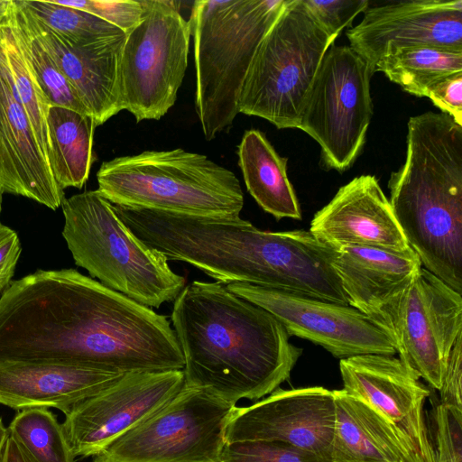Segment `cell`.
I'll use <instances>...</instances> for the list:
<instances>
[{"mask_svg": "<svg viewBox=\"0 0 462 462\" xmlns=\"http://www.w3.org/2000/svg\"><path fill=\"white\" fill-rule=\"evenodd\" d=\"M171 320L185 385L233 404L278 389L302 354L270 312L218 282L186 285L174 300Z\"/></svg>", "mask_w": 462, "mask_h": 462, "instance_id": "1", "label": "cell"}, {"mask_svg": "<svg viewBox=\"0 0 462 462\" xmlns=\"http://www.w3.org/2000/svg\"><path fill=\"white\" fill-rule=\"evenodd\" d=\"M394 217L421 265L462 292V126L444 113L408 122L404 164L388 182Z\"/></svg>", "mask_w": 462, "mask_h": 462, "instance_id": "2", "label": "cell"}, {"mask_svg": "<svg viewBox=\"0 0 462 462\" xmlns=\"http://www.w3.org/2000/svg\"><path fill=\"white\" fill-rule=\"evenodd\" d=\"M286 0H198L189 18L195 110L207 141L233 125L243 83L260 42Z\"/></svg>", "mask_w": 462, "mask_h": 462, "instance_id": "3", "label": "cell"}, {"mask_svg": "<svg viewBox=\"0 0 462 462\" xmlns=\"http://www.w3.org/2000/svg\"><path fill=\"white\" fill-rule=\"evenodd\" d=\"M97 180L102 197L127 208L236 217L244 207L232 171L181 148L116 157L102 162Z\"/></svg>", "mask_w": 462, "mask_h": 462, "instance_id": "4", "label": "cell"}, {"mask_svg": "<svg viewBox=\"0 0 462 462\" xmlns=\"http://www.w3.org/2000/svg\"><path fill=\"white\" fill-rule=\"evenodd\" d=\"M62 236L75 263L103 285L149 308L174 301L186 279L125 225L97 190L63 199Z\"/></svg>", "mask_w": 462, "mask_h": 462, "instance_id": "5", "label": "cell"}, {"mask_svg": "<svg viewBox=\"0 0 462 462\" xmlns=\"http://www.w3.org/2000/svg\"><path fill=\"white\" fill-rule=\"evenodd\" d=\"M335 39L302 0H286L254 56L239 113L262 117L278 129L298 128L307 96Z\"/></svg>", "mask_w": 462, "mask_h": 462, "instance_id": "6", "label": "cell"}, {"mask_svg": "<svg viewBox=\"0 0 462 462\" xmlns=\"http://www.w3.org/2000/svg\"><path fill=\"white\" fill-rule=\"evenodd\" d=\"M143 14L125 35L120 62L123 110L139 123L159 120L176 102L188 67L189 21L180 2L143 0Z\"/></svg>", "mask_w": 462, "mask_h": 462, "instance_id": "7", "label": "cell"}, {"mask_svg": "<svg viewBox=\"0 0 462 462\" xmlns=\"http://www.w3.org/2000/svg\"><path fill=\"white\" fill-rule=\"evenodd\" d=\"M236 406L185 385L155 413L93 456L92 462H220Z\"/></svg>", "mask_w": 462, "mask_h": 462, "instance_id": "8", "label": "cell"}, {"mask_svg": "<svg viewBox=\"0 0 462 462\" xmlns=\"http://www.w3.org/2000/svg\"><path fill=\"white\" fill-rule=\"evenodd\" d=\"M374 73L350 46L331 45L325 53L298 128L320 145L326 169L344 171L360 154L373 116Z\"/></svg>", "mask_w": 462, "mask_h": 462, "instance_id": "9", "label": "cell"}, {"mask_svg": "<svg viewBox=\"0 0 462 462\" xmlns=\"http://www.w3.org/2000/svg\"><path fill=\"white\" fill-rule=\"evenodd\" d=\"M377 327L399 359L439 391L449 355L462 334L461 294L421 267L387 299Z\"/></svg>", "mask_w": 462, "mask_h": 462, "instance_id": "10", "label": "cell"}, {"mask_svg": "<svg viewBox=\"0 0 462 462\" xmlns=\"http://www.w3.org/2000/svg\"><path fill=\"white\" fill-rule=\"evenodd\" d=\"M184 386L182 370L123 374L65 414L61 426L73 456H95L155 413Z\"/></svg>", "mask_w": 462, "mask_h": 462, "instance_id": "11", "label": "cell"}, {"mask_svg": "<svg viewBox=\"0 0 462 462\" xmlns=\"http://www.w3.org/2000/svg\"><path fill=\"white\" fill-rule=\"evenodd\" d=\"M226 286L237 296L270 312L289 336L319 345L337 358L396 354L389 337L349 305L242 282Z\"/></svg>", "mask_w": 462, "mask_h": 462, "instance_id": "12", "label": "cell"}, {"mask_svg": "<svg viewBox=\"0 0 462 462\" xmlns=\"http://www.w3.org/2000/svg\"><path fill=\"white\" fill-rule=\"evenodd\" d=\"M335 415L333 391L321 386L276 389L252 405L234 408L226 440L282 441L331 462Z\"/></svg>", "mask_w": 462, "mask_h": 462, "instance_id": "13", "label": "cell"}, {"mask_svg": "<svg viewBox=\"0 0 462 462\" xmlns=\"http://www.w3.org/2000/svg\"><path fill=\"white\" fill-rule=\"evenodd\" d=\"M350 47L374 71L389 51L428 45L462 51V0H411L369 6L346 32ZM375 72V71H374Z\"/></svg>", "mask_w": 462, "mask_h": 462, "instance_id": "14", "label": "cell"}, {"mask_svg": "<svg viewBox=\"0 0 462 462\" xmlns=\"http://www.w3.org/2000/svg\"><path fill=\"white\" fill-rule=\"evenodd\" d=\"M343 390L383 414L409 440L419 462H435L423 405L430 391L400 359L367 354L340 359Z\"/></svg>", "mask_w": 462, "mask_h": 462, "instance_id": "15", "label": "cell"}, {"mask_svg": "<svg viewBox=\"0 0 462 462\" xmlns=\"http://www.w3.org/2000/svg\"><path fill=\"white\" fill-rule=\"evenodd\" d=\"M309 231L335 250L362 246L402 251L409 247L389 199L372 175L356 177L342 186L315 214Z\"/></svg>", "mask_w": 462, "mask_h": 462, "instance_id": "16", "label": "cell"}, {"mask_svg": "<svg viewBox=\"0 0 462 462\" xmlns=\"http://www.w3.org/2000/svg\"><path fill=\"white\" fill-rule=\"evenodd\" d=\"M15 4L26 25L50 54L94 119L105 124L123 110L120 62L125 35L88 46H77Z\"/></svg>", "mask_w": 462, "mask_h": 462, "instance_id": "17", "label": "cell"}, {"mask_svg": "<svg viewBox=\"0 0 462 462\" xmlns=\"http://www.w3.org/2000/svg\"><path fill=\"white\" fill-rule=\"evenodd\" d=\"M0 192L21 195L51 209L61 206L56 183L8 69L0 30Z\"/></svg>", "mask_w": 462, "mask_h": 462, "instance_id": "18", "label": "cell"}, {"mask_svg": "<svg viewBox=\"0 0 462 462\" xmlns=\"http://www.w3.org/2000/svg\"><path fill=\"white\" fill-rule=\"evenodd\" d=\"M122 375L66 364L0 360V404L17 411L55 408L67 414Z\"/></svg>", "mask_w": 462, "mask_h": 462, "instance_id": "19", "label": "cell"}, {"mask_svg": "<svg viewBox=\"0 0 462 462\" xmlns=\"http://www.w3.org/2000/svg\"><path fill=\"white\" fill-rule=\"evenodd\" d=\"M332 265L348 305L375 326L387 299L422 267L410 246L402 251L345 246L337 250Z\"/></svg>", "mask_w": 462, "mask_h": 462, "instance_id": "20", "label": "cell"}, {"mask_svg": "<svg viewBox=\"0 0 462 462\" xmlns=\"http://www.w3.org/2000/svg\"><path fill=\"white\" fill-rule=\"evenodd\" d=\"M331 462H419L409 440L366 402L334 390Z\"/></svg>", "mask_w": 462, "mask_h": 462, "instance_id": "21", "label": "cell"}, {"mask_svg": "<svg viewBox=\"0 0 462 462\" xmlns=\"http://www.w3.org/2000/svg\"><path fill=\"white\" fill-rule=\"evenodd\" d=\"M238 165L248 192L267 213L280 220L300 219V205L281 157L259 130L245 132L237 146Z\"/></svg>", "mask_w": 462, "mask_h": 462, "instance_id": "22", "label": "cell"}, {"mask_svg": "<svg viewBox=\"0 0 462 462\" xmlns=\"http://www.w3.org/2000/svg\"><path fill=\"white\" fill-rule=\"evenodd\" d=\"M46 124L47 161L56 183L62 190L82 188L94 161V119L69 108L50 106Z\"/></svg>", "mask_w": 462, "mask_h": 462, "instance_id": "23", "label": "cell"}, {"mask_svg": "<svg viewBox=\"0 0 462 462\" xmlns=\"http://www.w3.org/2000/svg\"><path fill=\"white\" fill-rule=\"evenodd\" d=\"M374 71L383 72L411 95L426 97L435 82L462 72V51L428 45L397 48L377 61Z\"/></svg>", "mask_w": 462, "mask_h": 462, "instance_id": "24", "label": "cell"}, {"mask_svg": "<svg viewBox=\"0 0 462 462\" xmlns=\"http://www.w3.org/2000/svg\"><path fill=\"white\" fill-rule=\"evenodd\" d=\"M11 26L29 68L50 106H62L89 115L74 88L26 25L16 4Z\"/></svg>", "mask_w": 462, "mask_h": 462, "instance_id": "25", "label": "cell"}, {"mask_svg": "<svg viewBox=\"0 0 462 462\" xmlns=\"http://www.w3.org/2000/svg\"><path fill=\"white\" fill-rule=\"evenodd\" d=\"M7 429L34 462H74L62 426L47 408L19 411Z\"/></svg>", "mask_w": 462, "mask_h": 462, "instance_id": "26", "label": "cell"}, {"mask_svg": "<svg viewBox=\"0 0 462 462\" xmlns=\"http://www.w3.org/2000/svg\"><path fill=\"white\" fill-rule=\"evenodd\" d=\"M18 3L38 21L77 46H88L126 34L96 15L53 1L18 0Z\"/></svg>", "mask_w": 462, "mask_h": 462, "instance_id": "27", "label": "cell"}, {"mask_svg": "<svg viewBox=\"0 0 462 462\" xmlns=\"http://www.w3.org/2000/svg\"><path fill=\"white\" fill-rule=\"evenodd\" d=\"M0 30L13 83L32 123L38 143L47 159L49 143L46 116L50 104L29 68L11 23L0 26Z\"/></svg>", "mask_w": 462, "mask_h": 462, "instance_id": "28", "label": "cell"}, {"mask_svg": "<svg viewBox=\"0 0 462 462\" xmlns=\"http://www.w3.org/2000/svg\"><path fill=\"white\" fill-rule=\"evenodd\" d=\"M220 462H330L312 452L274 440L226 443Z\"/></svg>", "mask_w": 462, "mask_h": 462, "instance_id": "29", "label": "cell"}, {"mask_svg": "<svg viewBox=\"0 0 462 462\" xmlns=\"http://www.w3.org/2000/svg\"><path fill=\"white\" fill-rule=\"evenodd\" d=\"M433 425L435 462H462V410L439 403Z\"/></svg>", "mask_w": 462, "mask_h": 462, "instance_id": "30", "label": "cell"}, {"mask_svg": "<svg viewBox=\"0 0 462 462\" xmlns=\"http://www.w3.org/2000/svg\"><path fill=\"white\" fill-rule=\"evenodd\" d=\"M55 4L82 10L96 15L129 32L140 22L143 12V0H69Z\"/></svg>", "mask_w": 462, "mask_h": 462, "instance_id": "31", "label": "cell"}, {"mask_svg": "<svg viewBox=\"0 0 462 462\" xmlns=\"http://www.w3.org/2000/svg\"><path fill=\"white\" fill-rule=\"evenodd\" d=\"M317 22L337 38L361 12L369 5L367 0H302Z\"/></svg>", "mask_w": 462, "mask_h": 462, "instance_id": "32", "label": "cell"}, {"mask_svg": "<svg viewBox=\"0 0 462 462\" xmlns=\"http://www.w3.org/2000/svg\"><path fill=\"white\" fill-rule=\"evenodd\" d=\"M426 97L442 113L448 115L457 124L462 125V72L447 76L435 82L429 88Z\"/></svg>", "mask_w": 462, "mask_h": 462, "instance_id": "33", "label": "cell"}, {"mask_svg": "<svg viewBox=\"0 0 462 462\" xmlns=\"http://www.w3.org/2000/svg\"><path fill=\"white\" fill-rule=\"evenodd\" d=\"M439 392L440 404L462 410V334L449 355Z\"/></svg>", "mask_w": 462, "mask_h": 462, "instance_id": "34", "label": "cell"}, {"mask_svg": "<svg viewBox=\"0 0 462 462\" xmlns=\"http://www.w3.org/2000/svg\"><path fill=\"white\" fill-rule=\"evenodd\" d=\"M21 251L16 233L0 223V292L13 277Z\"/></svg>", "mask_w": 462, "mask_h": 462, "instance_id": "35", "label": "cell"}, {"mask_svg": "<svg viewBox=\"0 0 462 462\" xmlns=\"http://www.w3.org/2000/svg\"><path fill=\"white\" fill-rule=\"evenodd\" d=\"M0 462H34L16 439L8 435Z\"/></svg>", "mask_w": 462, "mask_h": 462, "instance_id": "36", "label": "cell"}, {"mask_svg": "<svg viewBox=\"0 0 462 462\" xmlns=\"http://www.w3.org/2000/svg\"><path fill=\"white\" fill-rule=\"evenodd\" d=\"M14 9V0H0V26L11 23Z\"/></svg>", "mask_w": 462, "mask_h": 462, "instance_id": "37", "label": "cell"}, {"mask_svg": "<svg viewBox=\"0 0 462 462\" xmlns=\"http://www.w3.org/2000/svg\"><path fill=\"white\" fill-rule=\"evenodd\" d=\"M8 435V429L4 425L3 420L0 418V458Z\"/></svg>", "mask_w": 462, "mask_h": 462, "instance_id": "38", "label": "cell"}, {"mask_svg": "<svg viewBox=\"0 0 462 462\" xmlns=\"http://www.w3.org/2000/svg\"><path fill=\"white\" fill-rule=\"evenodd\" d=\"M1 204H2V193L0 192V212H1Z\"/></svg>", "mask_w": 462, "mask_h": 462, "instance_id": "39", "label": "cell"}]
</instances>
